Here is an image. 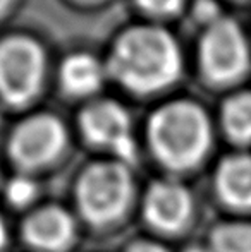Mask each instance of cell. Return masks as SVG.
I'll use <instances>...</instances> for the list:
<instances>
[{"mask_svg":"<svg viewBox=\"0 0 251 252\" xmlns=\"http://www.w3.org/2000/svg\"><path fill=\"white\" fill-rule=\"evenodd\" d=\"M186 252H214L212 249H205V247H191Z\"/></svg>","mask_w":251,"mask_h":252,"instance_id":"cell-18","label":"cell"},{"mask_svg":"<svg viewBox=\"0 0 251 252\" xmlns=\"http://www.w3.org/2000/svg\"><path fill=\"white\" fill-rule=\"evenodd\" d=\"M66 144V129L52 115H33L16 127L10 136V155L24 168L52 161Z\"/></svg>","mask_w":251,"mask_h":252,"instance_id":"cell-6","label":"cell"},{"mask_svg":"<svg viewBox=\"0 0 251 252\" xmlns=\"http://www.w3.org/2000/svg\"><path fill=\"white\" fill-rule=\"evenodd\" d=\"M107 70L126 88L151 93L167 88L181 72V52L162 28L136 26L119 36Z\"/></svg>","mask_w":251,"mask_h":252,"instance_id":"cell-1","label":"cell"},{"mask_svg":"<svg viewBox=\"0 0 251 252\" xmlns=\"http://www.w3.org/2000/svg\"><path fill=\"white\" fill-rule=\"evenodd\" d=\"M45 55L28 36H10L0 43V96L10 105H24L43 83Z\"/></svg>","mask_w":251,"mask_h":252,"instance_id":"cell-4","label":"cell"},{"mask_svg":"<svg viewBox=\"0 0 251 252\" xmlns=\"http://www.w3.org/2000/svg\"><path fill=\"white\" fill-rule=\"evenodd\" d=\"M105 67L90 53H74L64 60L61 67L62 86L71 94H90L102 86Z\"/></svg>","mask_w":251,"mask_h":252,"instance_id":"cell-11","label":"cell"},{"mask_svg":"<svg viewBox=\"0 0 251 252\" xmlns=\"http://www.w3.org/2000/svg\"><path fill=\"white\" fill-rule=\"evenodd\" d=\"M24 237L38 249L50 252L62 251L74 237L72 218L59 206L40 208L24 223Z\"/></svg>","mask_w":251,"mask_h":252,"instance_id":"cell-9","label":"cell"},{"mask_svg":"<svg viewBox=\"0 0 251 252\" xmlns=\"http://www.w3.org/2000/svg\"><path fill=\"white\" fill-rule=\"evenodd\" d=\"M200 60L212 81L229 83L243 76L250 63V50L238 23L218 17L207 26L200 43Z\"/></svg>","mask_w":251,"mask_h":252,"instance_id":"cell-5","label":"cell"},{"mask_svg":"<svg viewBox=\"0 0 251 252\" xmlns=\"http://www.w3.org/2000/svg\"><path fill=\"white\" fill-rule=\"evenodd\" d=\"M3 244H5V226H3V221L0 220V251H2Z\"/></svg>","mask_w":251,"mask_h":252,"instance_id":"cell-17","label":"cell"},{"mask_svg":"<svg viewBox=\"0 0 251 252\" xmlns=\"http://www.w3.org/2000/svg\"><path fill=\"white\" fill-rule=\"evenodd\" d=\"M10 2H12V0H0V14H2L3 10L7 9V5H9Z\"/></svg>","mask_w":251,"mask_h":252,"instance_id":"cell-19","label":"cell"},{"mask_svg":"<svg viewBox=\"0 0 251 252\" xmlns=\"http://www.w3.org/2000/svg\"><path fill=\"white\" fill-rule=\"evenodd\" d=\"M222 120L227 134L239 143L251 141V93L245 91L229 98L224 105Z\"/></svg>","mask_w":251,"mask_h":252,"instance_id":"cell-12","label":"cell"},{"mask_svg":"<svg viewBox=\"0 0 251 252\" xmlns=\"http://www.w3.org/2000/svg\"><path fill=\"white\" fill-rule=\"evenodd\" d=\"M148 137L155 155L172 168L196 165L210 144V122L200 105L172 101L153 113Z\"/></svg>","mask_w":251,"mask_h":252,"instance_id":"cell-2","label":"cell"},{"mask_svg":"<svg viewBox=\"0 0 251 252\" xmlns=\"http://www.w3.org/2000/svg\"><path fill=\"white\" fill-rule=\"evenodd\" d=\"M136 2H138V5L146 10V12L165 16V14L176 12V10L181 7L182 0H136Z\"/></svg>","mask_w":251,"mask_h":252,"instance_id":"cell-15","label":"cell"},{"mask_svg":"<svg viewBox=\"0 0 251 252\" xmlns=\"http://www.w3.org/2000/svg\"><path fill=\"white\" fill-rule=\"evenodd\" d=\"M81 129L88 141L108 146L126 161L134 158V143L129 136V117L115 101H97L81 113Z\"/></svg>","mask_w":251,"mask_h":252,"instance_id":"cell-7","label":"cell"},{"mask_svg":"<svg viewBox=\"0 0 251 252\" xmlns=\"http://www.w3.org/2000/svg\"><path fill=\"white\" fill-rule=\"evenodd\" d=\"M35 194H36V187L26 177H14L7 184V197L16 206L28 204L35 197Z\"/></svg>","mask_w":251,"mask_h":252,"instance_id":"cell-14","label":"cell"},{"mask_svg":"<svg viewBox=\"0 0 251 252\" xmlns=\"http://www.w3.org/2000/svg\"><path fill=\"white\" fill-rule=\"evenodd\" d=\"M127 252H167V251L153 242H136L127 249Z\"/></svg>","mask_w":251,"mask_h":252,"instance_id":"cell-16","label":"cell"},{"mask_svg":"<svg viewBox=\"0 0 251 252\" xmlns=\"http://www.w3.org/2000/svg\"><path fill=\"white\" fill-rule=\"evenodd\" d=\"M214 252H251L250 223H224L212 233Z\"/></svg>","mask_w":251,"mask_h":252,"instance_id":"cell-13","label":"cell"},{"mask_svg":"<svg viewBox=\"0 0 251 252\" xmlns=\"http://www.w3.org/2000/svg\"><path fill=\"white\" fill-rule=\"evenodd\" d=\"M133 182L121 163L102 161L88 166L77 182V204L86 220L95 225L114 221L129 204Z\"/></svg>","mask_w":251,"mask_h":252,"instance_id":"cell-3","label":"cell"},{"mask_svg":"<svg viewBox=\"0 0 251 252\" xmlns=\"http://www.w3.org/2000/svg\"><path fill=\"white\" fill-rule=\"evenodd\" d=\"M217 189L229 204L251 208V156L225 158L217 170Z\"/></svg>","mask_w":251,"mask_h":252,"instance_id":"cell-10","label":"cell"},{"mask_svg":"<svg viewBox=\"0 0 251 252\" xmlns=\"http://www.w3.org/2000/svg\"><path fill=\"white\" fill-rule=\"evenodd\" d=\"M193 213V199L188 189L176 182H157L144 199V215L153 226L164 232H176L188 223Z\"/></svg>","mask_w":251,"mask_h":252,"instance_id":"cell-8","label":"cell"}]
</instances>
